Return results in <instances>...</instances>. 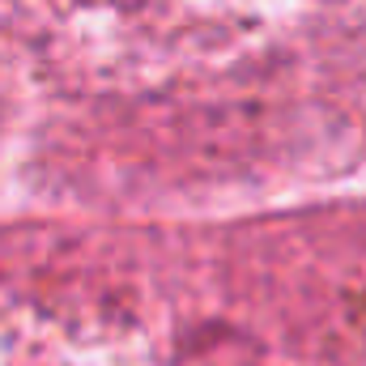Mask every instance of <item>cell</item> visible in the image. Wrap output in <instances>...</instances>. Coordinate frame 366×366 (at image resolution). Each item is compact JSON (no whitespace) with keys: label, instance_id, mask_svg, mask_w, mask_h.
Segmentation results:
<instances>
[]
</instances>
